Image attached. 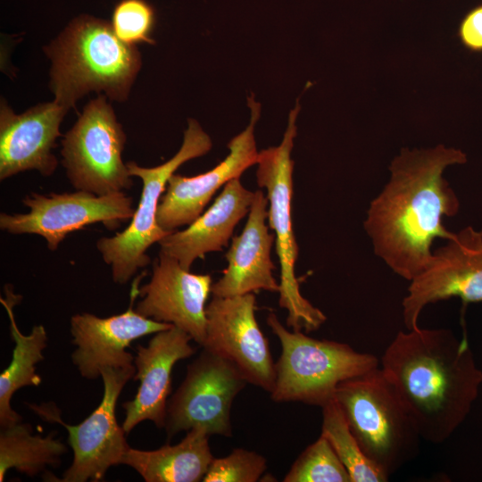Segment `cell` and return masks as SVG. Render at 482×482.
<instances>
[{"instance_id": "obj_1", "label": "cell", "mask_w": 482, "mask_h": 482, "mask_svg": "<svg viewBox=\"0 0 482 482\" xmlns=\"http://www.w3.org/2000/svg\"><path fill=\"white\" fill-rule=\"evenodd\" d=\"M466 162L461 150L444 145L403 148L391 162L390 179L370 202L363 227L376 255L404 279L428 266L436 238L453 236L443 220L457 214L460 203L444 171Z\"/></svg>"}, {"instance_id": "obj_2", "label": "cell", "mask_w": 482, "mask_h": 482, "mask_svg": "<svg viewBox=\"0 0 482 482\" xmlns=\"http://www.w3.org/2000/svg\"><path fill=\"white\" fill-rule=\"evenodd\" d=\"M380 363L420 437L432 444L444 443L463 423L482 385L466 337L458 339L449 328L399 331Z\"/></svg>"}, {"instance_id": "obj_3", "label": "cell", "mask_w": 482, "mask_h": 482, "mask_svg": "<svg viewBox=\"0 0 482 482\" xmlns=\"http://www.w3.org/2000/svg\"><path fill=\"white\" fill-rule=\"evenodd\" d=\"M45 52L54 100L68 111L91 91L125 101L141 67L136 46L120 40L107 21L89 15L74 18Z\"/></svg>"}, {"instance_id": "obj_4", "label": "cell", "mask_w": 482, "mask_h": 482, "mask_svg": "<svg viewBox=\"0 0 482 482\" xmlns=\"http://www.w3.org/2000/svg\"><path fill=\"white\" fill-rule=\"evenodd\" d=\"M334 398L365 455L387 477L419 454L417 426L381 368L342 382Z\"/></svg>"}, {"instance_id": "obj_5", "label": "cell", "mask_w": 482, "mask_h": 482, "mask_svg": "<svg viewBox=\"0 0 482 482\" xmlns=\"http://www.w3.org/2000/svg\"><path fill=\"white\" fill-rule=\"evenodd\" d=\"M267 324L278 338L281 353L275 363L273 401L301 402L323 407L344 381L378 368V359L349 345L319 340L302 331H289L270 312Z\"/></svg>"}, {"instance_id": "obj_6", "label": "cell", "mask_w": 482, "mask_h": 482, "mask_svg": "<svg viewBox=\"0 0 482 482\" xmlns=\"http://www.w3.org/2000/svg\"><path fill=\"white\" fill-rule=\"evenodd\" d=\"M298 101L288 116L281 143L259 152L256 179L267 191L268 221L274 231L276 252L280 265L279 306L287 311V326L295 331L312 332L326 321V315L304 298L295 274L298 257L292 221L293 170L291 153L297 134Z\"/></svg>"}, {"instance_id": "obj_7", "label": "cell", "mask_w": 482, "mask_h": 482, "mask_svg": "<svg viewBox=\"0 0 482 482\" xmlns=\"http://www.w3.org/2000/svg\"><path fill=\"white\" fill-rule=\"evenodd\" d=\"M212 146L211 137L200 124L194 119H188L182 145L169 161L152 168L139 166L135 162L126 163L130 175L142 180L139 203L123 231L96 241V248L104 262L111 267L115 283L126 284L138 270L149 264L147 250L170 234L157 222L158 206L169 179L179 167L206 154Z\"/></svg>"}, {"instance_id": "obj_8", "label": "cell", "mask_w": 482, "mask_h": 482, "mask_svg": "<svg viewBox=\"0 0 482 482\" xmlns=\"http://www.w3.org/2000/svg\"><path fill=\"white\" fill-rule=\"evenodd\" d=\"M126 134L106 96L91 100L62 140V163L76 190L98 195L133 186L121 158Z\"/></svg>"}, {"instance_id": "obj_9", "label": "cell", "mask_w": 482, "mask_h": 482, "mask_svg": "<svg viewBox=\"0 0 482 482\" xmlns=\"http://www.w3.org/2000/svg\"><path fill=\"white\" fill-rule=\"evenodd\" d=\"M25 213L0 214V229L12 235L42 237L47 248L55 251L73 231L90 224L102 223L110 230L130 220L135 207L124 192L98 195L76 190L71 193L41 195L32 192L22 200Z\"/></svg>"}, {"instance_id": "obj_10", "label": "cell", "mask_w": 482, "mask_h": 482, "mask_svg": "<svg viewBox=\"0 0 482 482\" xmlns=\"http://www.w3.org/2000/svg\"><path fill=\"white\" fill-rule=\"evenodd\" d=\"M135 369L104 368L101 370L104 395L99 405L78 425L65 423L53 403L30 408L45 420L62 424L69 434V445L73 451L71 466L64 471L63 482L99 481L121 459L130 447L122 426L115 417L118 398L126 385L133 378Z\"/></svg>"}, {"instance_id": "obj_11", "label": "cell", "mask_w": 482, "mask_h": 482, "mask_svg": "<svg viewBox=\"0 0 482 482\" xmlns=\"http://www.w3.org/2000/svg\"><path fill=\"white\" fill-rule=\"evenodd\" d=\"M247 383L232 363L203 348L168 401L164 426L168 439L193 428L210 436H231V406Z\"/></svg>"}, {"instance_id": "obj_12", "label": "cell", "mask_w": 482, "mask_h": 482, "mask_svg": "<svg viewBox=\"0 0 482 482\" xmlns=\"http://www.w3.org/2000/svg\"><path fill=\"white\" fill-rule=\"evenodd\" d=\"M453 297L464 304L482 302V229L466 227L433 251L428 266L410 281L403 300L406 328H419L425 306Z\"/></svg>"}, {"instance_id": "obj_13", "label": "cell", "mask_w": 482, "mask_h": 482, "mask_svg": "<svg viewBox=\"0 0 482 482\" xmlns=\"http://www.w3.org/2000/svg\"><path fill=\"white\" fill-rule=\"evenodd\" d=\"M255 309L253 293L212 295L206 305V335L202 346L232 363L249 384L270 394L275 386V363Z\"/></svg>"}, {"instance_id": "obj_14", "label": "cell", "mask_w": 482, "mask_h": 482, "mask_svg": "<svg viewBox=\"0 0 482 482\" xmlns=\"http://www.w3.org/2000/svg\"><path fill=\"white\" fill-rule=\"evenodd\" d=\"M251 110L248 126L228 144L229 154L212 170L194 176L172 174L162 195L157 222L166 232L189 225L198 218L213 195L229 181L240 178L251 166L257 164L259 152L254 137L255 124L261 104L253 96L247 97Z\"/></svg>"}, {"instance_id": "obj_15", "label": "cell", "mask_w": 482, "mask_h": 482, "mask_svg": "<svg viewBox=\"0 0 482 482\" xmlns=\"http://www.w3.org/2000/svg\"><path fill=\"white\" fill-rule=\"evenodd\" d=\"M208 274L185 270L178 260L159 252L148 283L137 289L135 310L144 317L170 323L203 345L206 335V301L212 293Z\"/></svg>"}, {"instance_id": "obj_16", "label": "cell", "mask_w": 482, "mask_h": 482, "mask_svg": "<svg viewBox=\"0 0 482 482\" xmlns=\"http://www.w3.org/2000/svg\"><path fill=\"white\" fill-rule=\"evenodd\" d=\"M137 294L133 287L130 305L120 314L100 318L83 312L71 317V333L76 346L71 360L83 378H98L104 368L135 369L134 358L127 351L130 343L173 327L139 314L133 308Z\"/></svg>"}, {"instance_id": "obj_17", "label": "cell", "mask_w": 482, "mask_h": 482, "mask_svg": "<svg viewBox=\"0 0 482 482\" xmlns=\"http://www.w3.org/2000/svg\"><path fill=\"white\" fill-rule=\"evenodd\" d=\"M68 110L55 100L15 114L4 101L0 105V179L35 170L50 177L58 161L52 153Z\"/></svg>"}, {"instance_id": "obj_18", "label": "cell", "mask_w": 482, "mask_h": 482, "mask_svg": "<svg viewBox=\"0 0 482 482\" xmlns=\"http://www.w3.org/2000/svg\"><path fill=\"white\" fill-rule=\"evenodd\" d=\"M192 339L173 326L155 333L146 346L137 345L133 378L139 380V386L134 398L122 404L125 418L121 426L126 434L144 420L164 428L172 368L177 362L195 353V349L190 345Z\"/></svg>"}, {"instance_id": "obj_19", "label": "cell", "mask_w": 482, "mask_h": 482, "mask_svg": "<svg viewBox=\"0 0 482 482\" xmlns=\"http://www.w3.org/2000/svg\"><path fill=\"white\" fill-rule=\"evenodd\" d=\"M268 198L257 190L240 235L232 238L225 255L228 262L222 277L212 283V294L230 297L259 290L279 292V283L273 277L275 268L270 251L275 236L269 232Z\"/></svg>"}, {"instance_id": "obj_20", "label": "cell", "mask_w": 482, "mask_h": 482, "mask_svg": "<svg viewBox=\"0 0 482 482\" xmlns=\"http://www.w3.org/2000/svg\"><path fill=\"white\" fill-rule=\"evenodd\" d=\"M254 194L239 178L229 181L207 211L185 229L173 231L158 243L160 251L189 270L196 259L228 245L236 226L249 212Z\"/></svg>"}, {"instance_id": "obj_21", "label": "cell", "mask_w": 482, "mask_h": 482, "mask_svg": "<svg viewBox=\"0 0 482 482\" xmlns=\"http://www.w3.org/2000/svg\"><path fill=\"white\" fill-rule=\"evenodd\" d=\"M177 445L169 444L156 450L129 447L120 464L134 469L146 482L203 481L212 460L208 440L203 429L193 428Z\"/></svg>"}, {"instance_id": "obj_22", "label": "cell", "mask_w": 482, "mask_h": 482, "mask_svg": "<svg viewBox=\"0 0 482 482\" xmlns=\"http://www.w3.org/2000/svg\"><path fill=\"white\" fill-rule=\"evenodd\" d=\"M20 295L5 287V298L1 303L5 307L10 320V332L14 342L12 361L0 374V426L7 428L21 422V417L12 410L13 394L24 386H38L41 377L36 373V364L44 359L43 351L47 346V333L44 326L33 327L29 335L19 329L13 316V306Z\"/></svg>"}, {"instance_id": "obj_23", "label": "cell", "mask_w": 482, "mask_h": 482, "mask_svg": "<svg viewBox=\"0 0 482 482\" xmlns=\"http://www.w3.org/2000/svg\"><path fill=\"white\" fill-rule=\"evenodd\" d=\"M29 424L19 422L3 428L0 431V481L7 471L15 469L33 477L46 469L60 463L66 446L57 438L55 432L46 436L33 435Z\"/></svg>"}, {"instance_id": "obj_24", "label": "cell", "mask_w": 482, "mask_h": 482, "mask_svg": "<svg viewBox=\"0 0 482 482\" xmlns=\"http://www.w3.org/2000/svg\"><path fill=\"white\" fill-rule=\"evenodd\" d=\"M321 436L329 442L352 482H385L387 477L365 455L333 398L322 407Z\"/></svg>"}, {"instance_id": "obj_25", "label": "cell", "mask_w": 482, "mask_h": 482, "mask_svg": "<svg viewBox=\"0 0 482 482\" xmlns=\"http://www.w3.org/2000/svg\"><path fill=\"white\" fill-rule=\"evenodd\" d=\"M283 481L352 482L333 447L321 435L296 458Z\"/></svg>"}, {"instance_id": "obj_26", "label": "cell", "mask_w": 482, "mask_h": 482, "mask_svg": "<svg viewBox=\"0 0 482 482\" xmlns=\"http://www.w3.org/2000/svg\"><path fill=\"white\" fill-rule=\"evenodd\" d=\"M111 25L122 42L154 44L151 34L155 25V12L145 0H120L115 5Z\"/></svg>"}, {"instance_id": "obj_27", "label": "cell", "mask_w": 482, "mask_h": 482, "mask_svg": "<svg viewBox=\"0 0 482 482\" xmlns=\"http://www.w3.org/2000/svg\"><path fill=\"white\" fill-rule=\"evenodd\" d=\"M267 469L266 459L250 450L236 448L229 454L213 458L203 481L256 482Z\"/></svg>"}, {"instance_id": "obj_28", "label": "cell", "mask_w": 482, "mask_h": 482, "mask_svg": "<svg viewBox=\"0 0 482 482\" xmlns=\"http://www.w3.org/2000/svg\"><path fill=\"white\" fill-rule=\"evenodd\" d=\"M458 37L469 51L482 53V4L463 17L458 28Z\"/></svg>"}]
</instances>
